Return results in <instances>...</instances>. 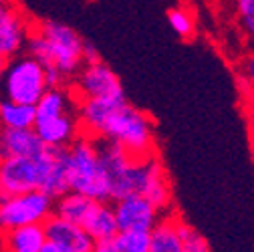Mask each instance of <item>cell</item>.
Listing matches in <instances>:
<instances>
[{
  "label": "cell",
  "mask_w": 254,
  "mask_h": 252,
  "mask_svg": "<svg viewBox=\"0 0 254 252\" xmlns=\"http://www.w3.org/2000/svg\"><path fill=\"white\" fill-rule=\"evenodd\" d=\"M77 119L81 133L87 137L109 139L135 157L155 153L153 121L147 113L127 103V99L77 101Z\"/></svg>",
  "instance_id": "cell-1"
},
{
  "label": "cell",
  "mask_w": 254,
  "mask_h": 252,
  "mask_svg": "<svg viewBox=\"0 0 254 252\" xmlns=\"http://www.w3.org/2000/svg\"><path fill=\"white\" fill-rule=\"evenodd\" d=\"M24 51L45 67L49 87H69L83 67V39L71 26L55 20L33 22Z\"/></svg>",
  "instance_id": "cell-2"
},
{
  "label": "cell",
  "mask_w": 254,
  "mask_h": 252,
  "mask_svg": "<svg viewBox=\"0 0 254 252\" xmlns=\"http://www.w3.org/2000/svg\"><path fill=\"white\" fill-rule=\"evenodd\" d=\"M67 172L69 190L93 200L109 202V182L97 149V141L79 135L67 147Z\"/></svg>",
  "instance_id": "cell-3"
},
{
  "label": "cell",
  "mask_w": 254,
  "mask_h": 252,
  "mask_svg": "<svg viewBox=\"0 0 254 252\" xmlns=\"http://www.w3.org/2000/svg\"><path fill=\"white\" fill-rule=\"evenodd\" d=\"M47 89V71L33 55L20 53L6 59V65L0 75V97L24 105H35Z\"/></svg>",
  "instance_id": "cell-4"
},
{
  "label": "cell",
  "mask_w": 254,
  "mask_h": 252,
  "mask_svg": "<svg viewBox=\"0 0 254 252\" xmlns=\"http://www.w3.org/2000/svg\"><path fill=\"white\" fill-rule=\"evenodd\" d=\"M53 212L55 198L41 190L10 196L0 194V232L28 224H43Z\"/></svg>",
  "instance_id": "cell-5"
},
{
  "label": "cell",
  "mask_w": 254,
  "mask_h": 252,
  "mask_svg": "<svg viewBox=\"0 0 254 252\" xmlns=\"http://www.w3.org/2000/svg\"><path fill=\"white\" fill-rule=\"evenodd\" d=\"M69 89L77 101L83 99H103V101H121L125 91L115 75V71L103 61L83 63V67L69 83Z\"/></svg>",
  "instance_id": "cell-6"
},
{
  "label": "cell",
  "mask_w": 254,
  "mask_h": 252,
  "mask_svg": "<svg viewBox=\"0 0 254 252\" xmlns=\"http://www.w3.org/2000/svg\"><path fill=\"white\" fill-rule=\"evenodd\" d=\"M133 194L147 198L162 214L172 208V186L166 168L157 153L135 157Z\"/></svg>",
  "instance_id": "cell-7"
},
{
  "label": "cell",
  "mask_w": 254,
  "mask_h": 252,
  "mask_svg": "<svg viewBox=\"0 0 254 252\" xmlns=\"http://www.w3.org/2000/svg\"><path fill=\"white\" fill-rule=\"evenodd\" d=\"M45 149L33 157L0 160V194L10 196L30 190H41L45 172Z\"/></svg>",
  "instance_id": "cell-8"
},
{
  "label": "cell",
  "mask_w": 254,
  "mask_h": 252,
  "mask_svg": "<svg viewBox=\"0 0 254 252\" xmlns=\"http://www.w3.org/2000/svg\"><path fill=\"white\" fill-rule=\"evenodd\" d=\"M33 30V20L12 0L0 2V55L10 59L20 55L26 47L28 35Z\"/></svg>",
  "instance_id": "cell-9"
},
{
  "label": "cell",
  "mask_w": 254,
  "mask_h": 252,
  "mask_svg": "<svg viewBox=\"0 0 254 252\" xmlns=\"http://www.w3.org/2000/svg\"><path fill=\"white\" fill-rule=\"evenodd\" d=\"M111 206H113V214H115V222H117L119 232H125V230L149 232L162 216L160 210L147 198H143L139 194H129L119 200H113Z\"/></svg>",
  "instance_id": "cell-10"
},
{
  "label": "cell",
  "mask_w": 254,
  "mask_h": 252,
  "mask_svg": "<svg viewBox=\"0 0 254 252\" xmlns=\"http://www.w3.org/2000/svg\"><path fill=\"white\" fill-rule=\"evenodd\" d=\"M45 228V236L47 242H53L65 250L71 252H91L95 246V240L89 236V232L85 228H81L79 224L71 222V220H65L57 216L55 212L43 222Z\"/></svg>",
  "instance_id": "cell-11"
},
{
  "label": "cell",
  "mask_w": 254,
  "mask_h": 252,
  "mask_svg": "<svg viewBox=\"0 0 254 252\" xmlns=\"http://www.w3.org/2000/svg\"><path fill=\"white\" fill-rule=\"evenodd\" d=\"M33 129L47 147H69L81 135L77 111L37 119Z\"/></svg>",
  "instance_id": "cell-12"
},
{
  "label": "cell",
  "mask_w": 254,
  "mask_h": 252,
  "mask_svg": "<svg viewBox=\"0 0 254 252\" xmlns=\"http://www.w3.org/2000/svg\"><path fill=\"white\" fill-rule=\"evenodd\" d=\"M47 145L39 139L33 127L28 129H0V160L8 157H33Z\"/></svg>",
  "instance_id": "cell-13"
},
{
  "label": "cell",
  "mask_w": 254,
  "mask_h": 252,
  "mask_svg": "<svg viewBox=\"0 0 254 252\" xmlns=\"http://www.w3.org/2000/svg\"><path fill=\"white\" fill-rule=\"evenodd\" d=\"M47 244L43 224H28L0 232V252H41Z\"/></svg>",
  "instance_id": "cell-14"
},
{
  "label": "cell",
  "mask_w": 254,
  "mask_h": 252,
  "mask_svg": "<svg viewBox=\"0 0 254 252\" xmlns=\"http://www.w3.org/2000/svg\"><path fill=\"white\" fill-rule=\"evenodd\" d=\"M81 228H85L95 242L113 240L115 234L119 232L117 222H115V214H113V206L109 202L95 200L83 218Z\"/></svg>",
  "instance_id": "cell-15"
},
{
  "label": "cell",
  "mask_w": 254,
  "mask_h": 252,
  "mask_svg": "<svg viewBox=\"0 0 254 252\" xmlns=\"http://www.w3.org/2000/svg\"><path fill=\"white\" fill-rule=\"evenodd\" d=\"M180 216L162 214L157 224L149 230V250L147 252H182Z\"/></svg>",
  "instance_id": "cell-16"
},
{
  "label": "cell",
  "mask_w": 254,
  "mask_h": 252,
  "mask_svg": "<svg viewBox=\"0 0 254 252\" xmlns=\"http://www.w3.org/2000/svg\"><path fill=\"white\" fill-rule=\"evenodd\" d=\"M69 111H77V99L69 87H49L43 97L35 103V121L45 117H55Z\"/></svg>",
  "instance_id": "cell-17"
},
{
  "label": "cell",
  "mask_w": 254,
  "mask_h": 252,
  "mask_svg": "<svg viewBox=\"0 0 254 252\" xmlns=\"http://www.w3.org/2000/svg\"><path fill=\"white\" fill-rule=\"evenodd\" d=\"M35 125V105L0 97V129H28Z\"/></svg>",
  "instance_id": "cell-18"
},
{
  "label": "cell",
  "mask_w": 254,
  "mask_h": 252,
  "mask_svg": "<svg viewBox=\"0 0 254 252\" xmlns=\"http://www.w3.org/2000/svg\"><path fill=\"white\" fill-rule=\"evenodd\" d=\"M113 244L119 252H147L149 250V232L141 230H125L117 232Z\"/></svg>",
  "instance_id": "cell-19"
},
{
  "label": "cell",
  "mask_w": 254,
  "mask_h": 252,
  "mask_svg": "<svg viewBox=\"0 0 254 252\" xmlns=\"http://www.w3.org/2000/svg\"><path fill=\"white\" fill-rule=\"evenodd\" d=\"M168 20H170V26L174 28V33H178L182 39H188V37L194 35L196 20H194V14L188 8H184V6L172 8L168 12Z\"/></svg>",
  "instance_id": "cell-20"
},
{
  "label": "cell",
  "mask_w": 254,
  "mask_h": 252,
  "mask_svg": "<svg viewBox=\"0 0 254 252\" xmlns=\"http://www.w3.org/2000/svg\"><path fill=\"white\" fill-rule=\"evenodd\" d=\"M180 234H182V252H212L208 240L190 224H186L184 220H180Z\"/></svg>",
  "instance_id": "cell-21"
},
{
  "label": "cell",
  "mask_w": 254,
  "mask_h": 252,
  "mask_svg": "<svg viewBox=\"0 0 254 252\" xmlns=\"http://www.w3.org/2000/svg\"><path fill=\"white\" fill-rule=\"evenodd\" d=\"M236 10L242 18H254V0H236Z\"/></svg>",
  "instance_id": "cell-22"
},
{
  "label": "cell",
  "mask_w": 254,
  "mask_h": 252,
  "mask_svg": "<svg viewBox=\"0 0 254 252\" xmlns=\"http://www.w3.org/2000/svg\"><path fill=\"white\" fill-rule=\"evenodd\" d=\"M95 61H101L97 49L83 41V63H95Z\"/></svg>",
  "instance_id": "cell-23"
},
{
  "label": "cell",
  "mask_w": 254,
  "mask_h": 252,
  "mask_svg": "<svg viewBox=\"0 0 254 252\" xmlns=\"http://www.w3.org/2000/svg\"><path fill=\"white\" fill-rule=\"evenodd\" d=\"M91 252H119V250L113 244V240H105V242H95Z\"/></svg>",
  "instance_id": "cell-24"
},
{
  "label": "cell",
  "mask_w": 254,
  "mask_h": 252,
  "mask_svg": "<svg viewBox=\"0 0 254 252\" xmlns=\"http://www.w3.org/2000/svg\"><path fill=\"white\" fill-rule=\"evenodd\" d=\"M246 79H248V85L254 91V59H248L246 61Z\"/></svg>",
  "instance_id": "cell-25"
},
{
  "label": "cell",
  "mask_w": 254,
  "mask_h": 252,
  "mask_svg": "<svg viewBox=\"0 0 254 252\" xmlns=\"http://www.w3.org/2000/svg\"><path fill=\"white\" fill-rule=\"evenodd\" d=\"M41 252H71V250H65V248H61V246L53 244V242H47V244L43 246V250H41Z\"/></svg>",
  "instance_id": "cell-26"
},
{
  "label": "cell",
  "mask_w": 254,
  "mask_h": 252,
  "mask_svg": "<svg viewBox=\"0 0 254 252\" xmlns=\"http://www.w3.org/2000/svg\"><path fill=\"white\" fill-rule=\"evenodd\" d=\"M244 20V28H246V33L254 39V18H242Z\"/></svg>",
  "instance_id": "cell-27"
},
{
  "label": "cell",
  "mask_w": 254,
  "mask_h": 252,
  "mask_svg": "<svg viewBox=\"0 0 254 252\" xmlns=\"http://www.w3.org/2000/svg\"><path fill=\"white\" fill-rule=\"evenodd\" d=\"M4 65H6V59L0 55V75H2V69H4Z\"/></svg>",
  "instance_id": "cell-28"
},
{
  "label": "cell",
  "mask_w": 254,
  "mask_h": 252,
  "mask_svg": "<svg viewBox=\"0 0 254 252\" xmlns=\"http://www.w3.org/2000/svg\"><path fill=\"white\" fill-rule=\"evenodd\" d=\"M250 119H252V125H254V99L250 103Z\"/></svg>",
  "instance_id": "cell-29"
},
{
  "label": "cell",
  "mask_w": 254,
  "mask_h": 252,
  "mask_svg": "<svg viewBox=\"0 0 254 252\" xmlns=\"http://www.w3.org/2000/svg\"><path fill=\"white\" fill-rule=\"evenodd\" d=\"M0 2H4V0H0Z\"/></svg>",
  "instance_id": "cell-30"
}]
</instances>
